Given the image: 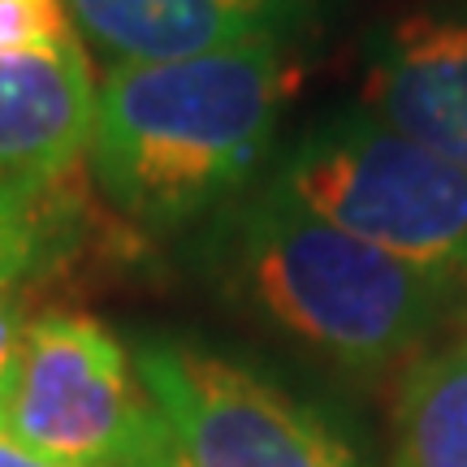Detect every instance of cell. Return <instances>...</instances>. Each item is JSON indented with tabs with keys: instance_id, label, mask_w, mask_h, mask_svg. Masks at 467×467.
Masks as SVG:
<instances>
[{
	"instance_id": "5",
	"label": "cell",
	"mask_w": 467,
	"mask_h": 467,
	"mask_svg": "<svg viewBox=\"0 0 467 467\" xmlns=\"http://www.w3.org/2000/svg\"><path fill=\"white\" fill-rule=\"evenodd\" d=\"M134 372L182 467H364L334 424L225 355L148 337Z\"/></svg>"
},
{
	"instance_id": "9",
	"label": "cell",
	"mask_w": 467,
	"mask_h": 467,
	"mask_svg": "<svg viewBox=\"0 0 467 467\" xmlns=\"http://www.w3.org/2000/svg\"><path fill=\"white\" fill-rule=\"evenodd\" d=\"M91 225L83 169L57 182H5L0 178V295L48 277L78 255Z\"/></svg>"
},
{
	"instance_id": "4",
	"label": "cell",
	"mask_w": 467,
	"mask_h": 467,
	"mask_svg": "<svg viewBox=\"0 0 467 467\" xmlns=\"http://www.w3.org/2000/svg\"><path fill=\"white\" fill-rule=\"evenodd\" d=\"M0 429L74 467H148L165 446L134 359L109 325L83 312H44L26 325Z\"/></svg>"
},
{
	"instance_id": "10",
	"label": "cell",
	"mask_w": 467,
	"mask_h": 467,
	"mask_svg": "<svg viewBox=\"0 0 467 467\" xmlns=\"http://www.w3.org/2000/svg\"><path fill=\"white\" fill-rule=\"evenodd\" d=\"M394 467H467V334L407 368L394 407Z\"/></svg>"
},
{
	"instance_id": "1",
	"label": "cell",
	"mask_w": 467,
	"mask_h": 467,
	"mask_svg": "<svg viewBox=\"0 0 467 467\" xmlns=\"http://www.w3.org/2000/svg\"><path fill=\"white\" fill-rule=\"evenodd\" d=\"M285 96V39L109 66L87 143L104 200L143 230H178L234 203L268 161Z\"/></svg>"
},
{
	"instance_id": "7",
	"label": "cell",
	"mask_w": 467,
	"mask_h": 467,
	"mask_svg": "<svg viewBox=\"0 0 467 467\" xmlns=\"http://www.w3.org/2000/svg\"><path fill=\"white\" fill-rule=\"evenodd\" d=\"M74 35L113 66L191 61L251 39H290L307 0H61Z\"/></svg>"
},
{
	"instance_id": "12",
	"label": "cell",
	"mask_w": 467,
	"mask_h": 467,
	"mask_svg": "<svg viewBox=\"0 0 467 467\" xmlns=\"http://www.w3.org/2000/svg\"><path fill=\"white\" fill-rule=\"evenodd\" d=\"M26 307L17 295H0V424L9 411L17 385V368H22V347H26Z\"/></svg>"
},
{
	"instance_id": "6",
	"label": "cell",
	"mask_w": 467,
	"mask_h": 467,
	"mask_svg": "<svg viewBox=\"0 0 467 467\" xmlns=\"http://www.w3.org/2000/svg\"><path fill=\"white\" fill-rule=\"evenodd\" d=\"M364 100L389 130L467 173V9L394 22L372 57Z\"/></svg>"
},
{
	"instance_id": "2",
	"label": "cell",
	"mask_w": 467,
	"mask_h": 467,
	"mask_svg": "<svg viewBox=\"0 0 467 467\" xmlns=\"http://www.w3.org/2000/svg\"><path fill=\"white\" fill-rule=\"evenodd\" d=\"M213 265L268 325L347 372L411 359L463 312V295L303 208L268 178L213 225Z\"/></svg>"
},
{
	"instance_id": "14",
	"label": "cell",
	"mask_w": 467,
	"mask_h": 467,
	"mask_svg": "<svg viewBox=\"0 0 467 467\" xmlns=\"http://www.w3.org/2000/svg\"><path fill=\"white\" fill-rule=\"evenodd\" d=\"M148 467H182V459H178V454H173V446H169V437H165V446L151 454V463H148Z\"/></svg>"
},
{
	"instance_id": "8",
	"label": "cell",
	"mask_w": 467,
	"mask_h": 467,
	"mask_svg": "<svg viewBox=\"0 0 467 467\" xmlns=\"http://www.w3.org/2000/svg\"><path fill=\"white\" fill-rule=\"evenodd\" d=\"M96 126V83L83 39L0 57V178L57 182L83 169Z\"/></svg>"
},
{
	"instance_id": "3",
	"label": "cell",
	"mask_w": 467,
	"mask_h": 467,
	"mask_svg": "<svg viewBox=\"0 0 467 467\" xmlns=\"http://www.w3.org/2000/svg\"><path fill=\"white\" fill-rule=\"evenodd\" d=\"M273 182L467 299V173L372 113L320 117L282 156Z\"/></svg>"
},
{
	"instance_id": "11",
	"label": "cell",
	"mask_w": 467,
	"mask_h": 467,
	"mask_svg": "<svg viewBox=\"0 0 467 467\" xmlns=\"http://www.w3.org/2000/svg\"><path fill=\"white\" fill-rule=\"evenodd\" d=\"M74 26L61 0H0V57L66 44Z\"/></svg>"
},
{
	"instance_id": "13",
	"label": "cell",
	"mask_w": 467,
	"mask_h": 467,
	"mask_svg": "<svg viewBox=\"0 0 467 467\" xmlns=\"http://www.w3.org/2000/svg\"><path fill=\"white\" fill-rule=\"evenodd\" d=\"M0 467H74V463H57L48 454H35L31 446H22L17 437L0 429Z\"/></svg>"
}]
</instances>
